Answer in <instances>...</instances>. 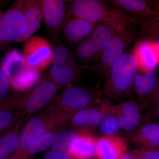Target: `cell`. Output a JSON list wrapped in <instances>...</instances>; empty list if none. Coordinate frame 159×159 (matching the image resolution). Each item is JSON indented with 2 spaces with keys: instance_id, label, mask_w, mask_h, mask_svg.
I'll return each mask as SVG.
<instances>
[{
  "instance_id": "1",
  "label": "cell",
  "mask_w": 159,
  "mask_h": 159,
  "mask_svg": "<svg viewBox=\"0 0 159 159\" xmlns=\"http://www.w3.org/2000/svg\"><path fill=\"white\" fill-rule=\"evenodd\" d=\"M139 70V63L133 52L124 53L107 74L103 89L106 95L122 101L130 97Z\"/></svg>"
},
{
  "instance_id": "2",
  "label": "cell",
  "mask_w": 159,
  "mask_h": 159,
  "mask_svg": "<svg viewBox=\"0 0 159 159\" xmlns=\"http://www.w3.org/2000/svg\"><path fill=\"white\" fill-rule=\"evenodd\" d=\"M66 17H74L95 24L106 23L120 29L128 20L125 11L110 8L99 0H74L67 1Z\"/></svg>"
},
{
  "instance_id": "3",
  "label": "cell",
  "mask_w": 159,
  "mask_h": 159,
  "mask_svg": "<svg viewBox=\"0 0 159 159\" xmlns=\"http://www.w3.org/2000/svg\"><path fill=\"white\" fill-rule=\"evenodd\" d=\"M1 68L14 90L25 93L40 81V71L29 65L22 53L16 49L8 51L1 61Z\"/></svg>"
},
{
  "instance_id": "4",
  "label": "cell",
  "mask_w": 159,
  "mask_h": 159,
  "mask_svg": "<svg viewBox=\"0 0 159 159\" xmlns=\"http://www.w3.org/2000/svg\"><path fill=\"white\" fill-rule=\"evenodd\" d=\"M102 93L99 84L93 89L74 84L64 89L51 104L72 118L83 109L99 103Z\"/></svg>"
},
{
  "instance_id": "5",
  "label": "cell",
  "mask_w": 159,
  "mask_h": 159,
  "mask_svg": "<svg viewBox=\"0 0 159 159\" xmlns=\"http://www.w3.org/2000/svg\"><path fill=\"white\" fill-rule=\"evenodd\" d=\"M137 27L138 25L133 19L129 18L124 26L116 31L92 70L106 76L112 66L122 57L127 46L134 39Z\"/></svg>"
},
{
  "instance_id": "6",
  "label": "cell",
  "mask_w": 159,
  "mask_h": 159,
  "mask_svg": "<svg viewBox=\"0 0 159 159\" xmlns=\"http://www.w3.org/2000/svg\"><path fill=\"white\" fill-rule=\"evenodd\" d=\"M59 90L49 77H44L30 91L14 97L15 102L23 116L28 118L50 104Z\"/></svg>"
},
{
  "instance_id": "7",
  "label": "cell",
  "mask_w": 159,
  "mask_h": 159,
  "mask_svg": "<svg viewBox=\"0 0 159 159\" xmlns=\"http://www.w3.org/2000/svg\"><path fill=\"white\" fill-rule=\"evenodd\" d=\"M24 1H16L3 14L0 21V44L2 45L19 42L25 34L26 21Z\"/></svg>"
},
{
  "instance_id": "8",
  "label": "cell",
  "mask_w": 159,
  "mask_h": 159,
  "mask_svg": "<svg viewBox=\"0 0 159 159\" xmlns=\"http://www.w3.org/2000/svg\"><path fill=\"white\" fill-rule=\"evenodd\" d=\"M23 54L29 65L40 71L48 69L52 63V46L41 36H33L26 40Z\"/></svg>"
},
{
  "instance_id": "9",
  "label": "cell",
  "mask_w": 159,
  "mask_h": 159,
  "mask_svg": "<svg viewBox=\"0 0 159 159\" xmlns=\"http://www.w3.org/2000/svg\"><path fill=\"white\" fill-rule=\"evenodd\" d=\"M39 2L47 28L54 38H59L67 13V2L40 0Z\"/></svg>"
},
{
  "instance_id": "10",
  "label": "cell",
  "mask_w": 159,
  "mask_h": 159,
  "mask_svg": "<svg viewBox=\"0 0 159 159\" xmlns=\"http://www.w3.org/2000/svg\"><path fill=\"white\" fill-rule=\"evenodd\" d=\"M159 80L157 70L138 72L134 82V90L142 108L147 107L152 101Z\"/></svg>"
},
{
  "instance_id": "11",
  "label": "cell",
  "mask_w": 159,
  "mask_h": 159,
  "mask_svg": "<svg viewBox=\"0 0 159 159\" xmlns=\"http://www.w3.org/2000/svg\"><path fill=\"white\" fill-rule=\"evenodd\" d=\"M121 128L126 131L134 132L141 126L142 107L131 96L116 105Z\"/></svg>"
},
{
  "instance_id": "12",
  "label": "cell",
  "mask_w": 159,
  "mask_h": 159,
  "mask_svg": "<svg viewBox=\"0 0 159 159\" xmlns=\"http://www.w3.org/2000/svg\"><path fill=\"white\" fill-rule=\"evenodd\" d=\"M104 112L103 100L99 103L83 109L71 118V126L74 129L92 132L98 127Z\"/></svg>"
},
{
  "instance_id": "13",
  "label": "cell",
  "mask_w": 159,
  "mask_h": 159,
  "mask_svg": "<svg viewBox=\"0 0 159 159\" xmlns=\"http://www.w3.org/2000/svg\"><path fill=\"white\" fill-rule=\"evenodd\" d=\"M127 143L118 135H103L97 139L95 157L97 159H119L127 152Z\"/></svg>"
},
{
  "instance_id": "14",
  "label": "cell",
  "mask_w": 159,
  "mask_h": 159,
  "mask_svg": "<svg viewBox=\"0 0 159 159\" xmlns=\"http://www.w3.org/2000/svg\"><path fill=\"white\" fill-rule=\"evenodd\" d=\"M132 52L139 63V71L157 70L159 65V53L153 43L139 39Z\"/></svg>"
},
{
  "instance_id": "15",
  "label": "cell",
  "mask_w": 159,
  "mask_h": 159,
  "mask_svg": "<svg viewBox=\"0 0 159 159\" xmlns=\"http://www.w3.org/2000/svg\"><path fill=\"white\" fill-rule=\"evenodd\" d=\"M97 138L92 132L79 130L71 143L68 154L72 159H92L95 157Z\"/></svg>"
},
{
  "instance_id": "16",
  "label": "cell",
  "mask_w": 159,
  "mask_h": 159,
  "mask_svg": "<svg viewBox=\"0 0 159 159\" xmlns=\"http://www.w3.org/2000/svg\"><path fill=\"white\" fill-rule=\"evenodd\" d=\"M96 25L80 19L66 17L62 28L64 37L69 43L78 44L89 36Z\"/></svg>"
},
{
  "instance_id": "17",
  "label": "cell",
  "mask_w": 159,
  "mask_h": 159,
  "mask_svg": "<svg viewBox=\"0 0 159 159\" xmlns=\"http://www.w3.org/2000/svg\"><path fill=\"white\" fill-rule=\"evenodd\" d=\"M62 130L57 128L45 132L31 141L24 150L15 152L8 159H29L31 156L47 150L52 146L57 134Z\"/></svg>"
},
{
  "instance_id": "18",
  "label": "cell",
  "mask_w": 159,
  "mask_h": 159,
  "mask_svg": "<svg viewBox=\"0 0 159 159\" xmlns=\"http://www.w3.org/2000/svg\"><path fill=\"white\" fill-rule=\"evenodd\" d=\"M80 74L76 61L61 65H53L50 69L49 78L61 89L74 85Z\"/></svg>"
},
{
  "instance_id": "19",
  "label": "cell",
  "mask_w": 159,
  "mask_h": 159,
  "mask_svg": "<svg viewBox=\"0 0 159 159\" xmlns=\"http://www.w3.org/2000/svg\"><path fill=\"white\" fill-rule=\"evenodd\" d=\"M132 139L142 148L159 149V125L154 122L143 124L134 132Z\"/></svg>"
},
{
  "instance_id": "20",
  "label": "cell",
  "mask_w": 159,
  "mask_h": 159,
  "mask_svg": "<svg viewBox=\"0 0 159 159\" xmlns=\"http://www.w3.org/2000/svg\"><path fill=\"white\" fill-rule=\"evenodd\" d=\"M24 11L26 21V31L19 42L25 41L39 29L43 18L39 1H24Z\"/></svg>"
},
{
  "instance_id": "21",
  "label": "cell",
  "mask_w": 159,
  "mask_h": 159,
  "mask_svg": "<svg viewBox=\"0 0 159 159\" xmlns=\"http://www.w3.org/2000/svg\"><path fill=\"white\" fill-rule=\"evenodd\" d=\"M27 117H24L10 130L0 137V159H8L16 151L21 132Z\"/></svg>"
},
{
  "instance_id": "22",
  "label": "cell",
  "mask_w": 159,
  "mask_h": 159,
  "mask_svg": "<svg viewBox=\"0 0 159 159\" xmlns=\"http://www.w3.org/2000/svg\"><path fill=\"white\" fill-rule=\"evenodd\" d=\"M114 8L122 9L142 18H154L155 13L151 1L146 0H111Z\"/></svg>"
},
{
  "instance_id": "23",
  "label": "cell",
  "mask_w": 159,
  "mask_h": 159,
  "mask_svg": "<svg viewBox=\"0 0 159 159\" xmlns=\"http://www.w3.org/2000/svg\"><path fill=\"white\" fill-rule=\"evenodd\" d=\"M15 103L13 97L0 104V137L6 133L24 118Z\"/></svg>"
},
{
  "instance_id": "24",
  "label": "cell",
  "mask_w": 159,
  "mask_h": 159,
  "mask_svg": "<svg viewBox=\"0 0 159 159\" xmlns=\"http://www.w3.org/2000/svg\"><path fill=\"white\" fill-rule=\"evenodd\" d=\"M104 112L99 127V131L103 135H118L120 129V124L116 105H113L107 99L103 100Z\"/></svg>"
},
{
  "instance_id": "25",
  "label": "cell",
  "mask_w": 159,
  "mask_h": 159,
  "mask_svg": "<svg viewBox=\"0 0 159 159\" xmlns=\"http://www.w3.org/2000/svg\"><path fill=\"white\" fill-rule=\"evenodd\" d=\"M139 26L141 34L140 39L153 43L159 53V20L154 18L131 17Z\"/></svg>"
},
{
  "instance_id": "26",
  "label": "cell",
  "mask_w": 159,
  "mask_h": 159,
  "mask_svg": "<svg viewBox=\"0 0 159 159\" xmlns=\"http://www.w3.org/2000/svg\"><path fill=\"white\" fill-rule=\"evenodd\" d=\"M119 29H120L110 24L99 23L96 25L88 38L96 42L102 53L108 45L116 31Z\"/></svg>"
},
{
  "instance_id": "27",
  "label": "cell",
  "mask_w": 159,
  "mask_h": 159,
  "mask_svg": "<svg viewBox=\"0 0 159 159\" xmlns=\"http://www.w3.org/2000/svg\"><path fill=\"white\" fill-rule=\"evenodd\" d=\"M76 54L80 60L87 62L99 59L102 53L96 42L87 38L77 44Z\"/></svg>"
},
{
  "instance_id": "28",
  "label": "cell",
  "mask_w": 159,
  "mask_h": 159,
  "mask_svg": "<svg viewBox=\"0 0 159 159\" xmlns=\"http://www.w3.org/2000/svg\"><path fill=\"white\" fill-rule=\"evenodd\" d=\"M79 132L74 129L61 131L54 139L51 150L68 153L71 143Z\"/></svg>"
},
{
  "instance_id": "29",
  "label": "cell",
  "mask_w": 159,
  "mask_h": 159,
  "mask_svg": "<svg viewBox=\"0 0 159 159\" xmlns=\"http://www.w3.org/2000/svg\"><path fill=\"white\" fill-rule=\"evenodd\" d=\"M56 43L52 47L53 65H61L76 61L72 52L59 40V38H54Z\"/></svg>"
},
{
  "instance_id": "30",
  "label": "cell",
  "mask_w": 159,
  "mask_h": 159,
  "mask_svg": "<svg viewBox=\"0 0 159 159\" xmlns=\"http://www.w3.org/2000/svg\"><path fill=\"white\" fill-rule=\"evenodd\" d=\"M10 88L9 79L0 67V104L8 99L7 96Z\"/></svg>"
},
{
  "instance_id": "31",
  "label": "cell",
  "mask_w": 159,
  "mask_h": 159,
  "mask_svg": "<svg viewBox=\"0 0 159 159\" xmlns=\"http://www.w3.org/2000/svg\"><path fill=\"white\" fill-rule=\"evenodd\" d=\"M135 151L137 159H159V149L141 148Z\"/></svg>"
},
{
  "instance_id": "32",
  "label": "cell",
  "mask_w": 159,
  "mask_h": 159,
  "mask_svg": "<svg viewBox=\"0 0 159 159\" xmlns=\"http://www.w3.org/2000/svg\"><path fill=\"white\" fill-rule=\"evenodd\" d=\"M43 159H72L68 153H63L54 151L47 152L44 155Z\"/></svg>"
},
{
  "instance_id": "33",
  "label": "cell",
  "mask_w": 159,
  "mask_h": 159,
  "mask_svg": "<svg viewBox=\"0 0 159 159\" xmlns=\"http://www.w3.org/2000/svg\"><path fill=\"white\" fill-rule=\"evenodd\" d=\"M151 3L152 9L155 13V17L154 18L159 20V0L151 1Z\"/></svg>"
},
{
  "instance_id": "34",
  "label": "cell",
  "mask_w": 159,
  "mask_h": 159,
  "mask_svg": "<svg viewBox=\"0 0 159 159\" xmlns=\"http://www.w3.org/2000/svg\"><path fill=\"white\" fill-rule=\"evenodd\" d=\"M119 159H137L135 151L127 152Z\"/></svg>"
},
{
  "instance_id": "35",
  "label": "cell",
  "mask_w": 159,
  "mask_h": 159,
  "mask_svg": "<svg viewBox=\"0 0 159 159\" xmlns=\"http://www.w3.org/2000/svg\"><path fill=\"white\" fill-rule=\"evenodd\" d=\"M152 102H153V103L159 102V80L156 90L155 93L154 95Z\"/></svg>"
},
{
  "instance_id": "36",
  "label": "cell",
  "mask_w": 159,
  "mask_h": 159,
  "mask_svg": "<svg viewBox=\"0 0 159 159\" xmlns=\"http://www.w3.org/2000/svg\"><path fill=\"white\" fill-rule=\"evenodd\" d=\"M153 104L155 105V114L159 119V102L153 103Z\"/></svg>"
},
{
  "instance_id": "37",
  "label": "cell",
  "mask_w": 159,
  "mask_h": 159,
  "mask_svg": "<svg viewBox=\"0 0 159 159\" xmlns=\"http://www.w3.org/2000/svg\"><path fill=\"white\" fill-rule=\"evenodd\" d=\"M3 14L2 13V12H1V11H0V21H1V19H2V17L3 16Z\"/></svg>"
}]
</instances>
